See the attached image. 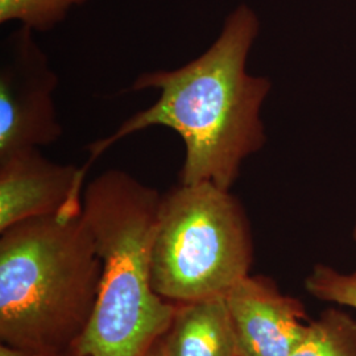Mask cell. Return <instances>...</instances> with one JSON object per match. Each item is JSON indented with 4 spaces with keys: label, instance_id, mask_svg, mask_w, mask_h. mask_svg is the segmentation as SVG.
<instances>
[{
    "label": "cell",
    "instance_id": "cell-11",
    "mask_svg": "<svg viewBox=\"0 0 356 356\" xmlns=\"http://www.w3.org/2000/svg\"><path fill=\"white\" fill-rule=\"evenodd\" d=\"M304 286L306 292L319 301L356 310V269L342 272L326 264H317L306 276Z\"/></svg>",
    "mask_w": 356,
    "mask_h": 356
},
{
    "label": "cell",
    "instance_id": "cell-6",
    "mask_svg": "<svg viewBox=\"0 0 356 356\" xmlns=\"http://www.w3.org/2000/svg\"><path fill=\"white\" fill-rule=\"evenodd\" d=\"M86 170L47 159L40 148L0 157V232L38 216L81 213Z\"/></svg>",
    "mask_w": 356,
    "mask_h": 356
},
{
    "label": "cell",
    "instance_id": "cell-8",
    "mask_svg": "<svg viewBox=\"0 0 356 356\" xmlns=\"http://www.w3.org/2000/svg\"><path fill=\"white\" fill-rule=\"evenodd\" d=\"M163 342L168 356H235L239 353L225 297L177 305Z\"/></svg>",
    "mask_w": 356,
    "mask_h": 356
},
{
    "label": "cell",
    "instance_id": "cell-9",
    "mask_svg": "<svg viewBox=\"0 0 356 356\" xmlns=\"http://www.w3.org/2000/svg\"><path fill=\"white\" fill-rule=\"evenodd\" d=\"M291 356H356L355 317L335 307L323 310Z\"/></svg>",
    "mask_w": 356,
    "mask_h": 356
},
{
    "label": "cell",
    "instance_id": "cell-16",
    "mask_svg": "<svg viewBox=\"0 0 356 356\" xmlns=\"http://www.w3.org/2000/svg\"><path fill=\"white\" fill-rule=\"evenodd\" d=\"M235 356H245L244 355V354H242V353H241V351H239V353H238V354H236V355Z\"/></svg>",
    "mask_w": 356,
    "mask_h": 356
},
{
    "label": "cell",
    "instance_id": "cell-5",
    "mask_svg": "<svg viewBox=\"0 0 356 356\" xmlns=\"http://www.w3.org/2000/svg\"><path fill=\"white\" fill-rule=\"evenodd\" d=\"M35 32L19 26L1 45L0 57V157L42 148L60 140L54 91L58 76Z\"/></svg>",
    "mask_w": 356,
    "mask_h": 356
},
{
    "label": "cell",
    "instance_id": "cell-15",
    "mask_svg": "<svg viewBox=\"0 0 356 356\" xmlns=\"http://www.w3.org/2000/svg\"><path fill=\"white\" fill-rule=\"evenodd\" d=\"M353 238L356 244V211H355V220H354V227H353Z\"/></svg>",
    "mask_w": 356,
    "mask_h": 356
},
{
    "label": "cell",
    "instance_id": "cell-13",
    "mask_svg": "<svg viewBox=\"0 0 356 356\" xmlns=\"http://www.w3.org/2000/svg\"><path fill=\"white\" fill-rule=\"evenodd\" d=\"M148 356H168L163 339L153 347L152 351L148 354Z\"/></svg>",
    "mask_w": 356,
    "mask_h": 356
},
{
    "label": "cell",
    "instance_id": "cell-4",
    "mask_svg": "<svg viewBox=\"0 0 356 356\" xmlns=\"http://www.w3.org/2000/svg\"><path fill=\"white\" fill-rule=\"evenodd\" d=\"M252 259L250 220L231 191L179 182L163 195L151 270L164 300L182 305L226 297L250 275Z\"/></svg>",
    "mask_w": 356,
    "mask_h": 356
},
{
    "label": "cell",
    "instance_id": "cell-1",
    "mask_svg": "<svg viewBox=\"0 0 356 356\" xmlns=\"http://www.w3.org/2000/svg\"><path fill=\"white\" fill-rule=\"evenodd\" d=\"M259 33L257 13L239 4L201 56L176 69L143 72L129 91L156 90L157 101L129 116L110 136L90 144L83 169L88 172L103 153L128 136L165 127L175 131L185 147L181 184L211 182L231 191L244 163L267 143L261 111L272 82L247 69Z\"/></svg>",
    "mask_w": 356,
    "mask_h": 356
},
{
    "label": "cell",
    "instance_id": "cell-12",
    "mask_svg": "<svg viewBox=\"0 0 356 356\" xmlns=\"http://www.w3.org/2000/svg\"><path fill=\"white\" fill-rule=\"evenodd\" d=\"M0 356H42L38 355L36 353L28 351L20 347H15L10 344L1 343L0 346Z\"/></svg>",
    "mask_w": 356,
    "mask_h": 356
},
{
    "label": "cell",
    "instance_id": "cell-7",
    "mask_svg": "<svg viewBox=\"0 0 356 356\" xmlns=\"http://www.w3.org/2000/svg\"><path fill=\"white\" fill-rule=\"evenodd\" d=\"M239 351L245 356H291L310 322L297 298L266 276H245L226 297Z\"/></svg>",
    "mask_w": 356,
    "mask_h": 356
},
{
    "label": "cell",
    "instance_id": "cell-3",
    "mask_svg": "<svg viewBox=\"0 0 356 356\" xmlns=\"http://www.w3.org/2000/svg\"><path fill=\"white\" fill-rule=\"evenodd\" d=\"M163 195L120 169L83 191L82 214L102 261L97 304L76 348L86 356H148L177 305L152 284L151 254Z\"/></svg>",
    "mask_w": 356,
    "mask_h": 356
},
{
    "label": "cell",
    "instance_id": "cell-2",
    "mask_svg": "<svg viewBox=\"0 0 356 356\" xmlns=\"http://www.w3.org/2000/svg\"><path fill=\"white\" fill-rule=\"evenodd\" d=\"M0 234L1 343L65 355L89 326L102 276L82 211L26 219Z\"/></svg>",
    "mask_w": 356,
    "mask_h": 356
},
{
    "label": "cell",
    "instance_id": "cell-14",
    "mask_svg": "<svg viewBox=\"0 0 356 356\" xmlns=\"http://www.w3.org/2000/svg\"><path fill=\"white\" fill-rule=\"evenodd\" d=\"M63 356H86L83 355V354H81L78 350H76V347L74 348H72L69 353H66L65 355Z\"/></svg>",
    "mask_w": 356,
    "mask_h": 356
},
{
    "label": "cell",
    "instance_id": "cell-10",
    "mask_svg": "<svg viewBox=\"0 0 356 356\" xmlns=\"http://www.w3.org/2000/svg\"><path fill=\"white\" fill-rule=\"evenodd\" d=\"M89 0H0V23H17L36 32L61 24L70 11Z\"/></svg>",
    "mask_w": 356,
    "mask_h": 356
}]
</instances>
